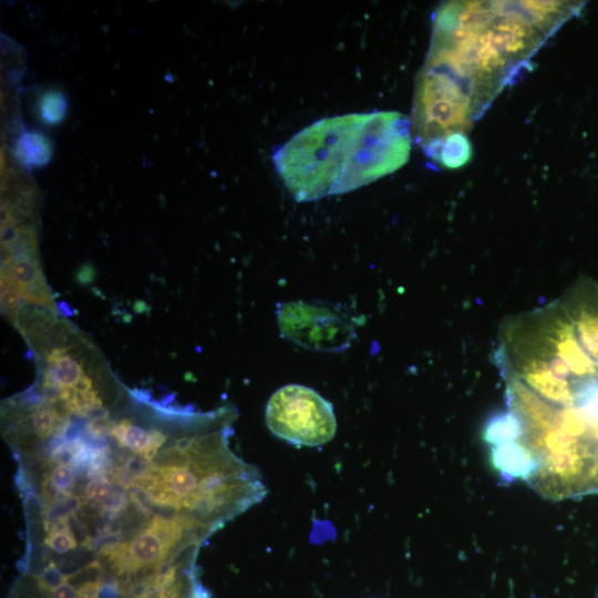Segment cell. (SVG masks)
Wrapping results in <instances>:
<instances>
[{
  "instance_id": "cell-1",
  "label": "cell",
  "mask_w": 598,
  "mask_h": 598,
  "mask_svg": "<svg viewBox=\"0 0 598 598\" xmlns=\"http://www.w3.org/2000/svg\"><path fill=\"white\" fill-rule=\"evenodd\" d=\"M508 432L495 468L549 499L598 494V357H538L506 381Z\"/></svg>"
},
{
  "instance_id": "cell-2",
  "label": "cell",
  "mask_w": 598,
  "mask_h": 598,
  "mask_svg": "<svg viewBox=\"0 0 598 598\" xmlns=\"http://www.w3.org/2000/svg\"><path fill=\"white\" fill-rule=\"evenodd\" d=\"M582 1H450L433 17L423 68L452 80L476 117L529 66L539 48Z\"/></svg>"
},
{
  "instance_id": "cell-3",
  "label": "cell",
  "mask_w": 598,
  "mask_h": 598,
  "mask_svg": "<svg viewBox=\"0 0 598 598\" xmlns=\"http://www.w3.org/2000/svg\"><path fill=\"white\" fill-rule=\"evenodd\" d=\"M234 417L227 408L200 414L189 434L132 483V498L141 507L174 508L206 536L260 502L267 493L260 474L228 447Z\"/></svg>"
},
{
  "instance_id": "cell-4",
  "label": "cell",
  "mask_w": 598,
  "mask_h": 598,
  "mask_svg": "<svg viewBox=\"0 0 598 598\" xmlns=\"http://www.w3.org/2000/svg\"><path fill=\"white\" fill-rule=\"evenodd\" d=\"M412 122L396 111L321 118L272 155L283 185L297 202L355 190L406 164Z\"/></svg>"
},
{
  "instance_id": "cell-5",
  "label": "cell",
  "mask_w": 598,
  "mask_h": 598,
  "mask_svg": "<svg viewBox=\"0 0 598 598\" xmlns=\"http://www.w3.org/2000/svg\"><path fill=\"white\" fill-rule=\"evenodd\" d=\"M271 433L297 446H319L337 431L332 404L311 388L288 384L278 389L266 406Z\"/></svg>"
},
{
  "instance_id": "cell-6",
  "label": "cell",
  "mask_w": 598,
  "mask_h": 598,
  "mask_svg": "<svg viewBox=\"0 0 598 598\" xmlns=\"http://www.w3.org/2000/svg\"><path fill=\"white\" fill-rule=\"evenodd\" d=\"M277 316L281 336L310 350L342 351L355 333L347 316L324 305L286 302L278 308Z\"/></svg>"
},
{
  "instance_id": "cell-7",
  "label": "cell",
  "mask_w": 598,
  "mask_h": 598,
  "mask_svg": "<svg viewBox=\"0 0 598 598\" xmlns=\"http://www.w3.org/2000/svg\"><path fill=\"white\" fill-rule=\"evenodd\" d=\"M185 529L197 530L181 518L155 516L128 542L103 546L101 555L107 558L120 575H131L142 569H158L171 550L182 540Z\"/></svg>"
},
{
  "instance_id": "cell-8",
  "label": "cell",
  "mask_w": 598,
  "mask_h": 598,
  "mask_svg": "<svg viewBox=\"0 0 598 598\" xmlns=\"http://www.w3.org/2000/svg\"><path fill=\"white\" fill-rule=\"evenodd\" d=\"M424 153L446 168H457L471 159L472 145L466 134L456 133Z\"/></svg>"
},
{
  "instance_id": "cell-9",
  "label": "cell",
  "mask_w": 598,
  "mask_h": 598,
  "mask_svg": "<svg viewBox=\"0 0 598 598\" xmlns=\"http://www.w3.org/2000/svg\"><path fill=\"white\" fill-rule=\"evenodd\" d=\"M52 144L40 132H27L17 141L16 153L20 162L29 168L48 164L52 157Z\"/></svg>"
},
{
  "instance_id": "cell-10",
  "label": "cell",
  "mask_w": 598,
  "mask_h": 598,
  "mask_svg": "<svg viewBox=\"0 0 598 598\" xmlns=\"http://www.w3.org/2000/svg\"><path fill=\"white\" fill-rule=\"evenodd\" d=\"M154 431H146L131 420L123 419L117 423H112L110 434L121 446L142 455L152 445Z\"/></svg>"
},
{
  "instance_id": "cell-11",
  "label": "cell",
  "mask_w": 598,
  "mask_h": 598,
  "mask_svg": "<svg viewBox=\"0 0 598 598\" xmlns=\"http://www.w3.org/2000/svg\"><path fill=\"white\" fill-rule=\"evenodd\" d=\"M68 110L65 95L58 90H49L41 94L38 102V112L41 121L48 125L60 123Z\"/></svg>"
},
{
  "instance_id": "cell-12",
  "label": "cell",
  "mask_w": 598,
  "mask_h": 598,
  "mask_svg": "<svg viewBox=\"0 0 598 598\" xmlns=\"http://www.w3.org/2000/svg\"><path fill=\"white\" fill-rule=\"evenodd\" d=\"M68 519L53 523L44 540L45 545L58 554H64L76 548V540L68 527Z\"/></svg>"
},
{
  "instance_id": "cell-13",
  "label": "cell",
  "mask_w": 598,
  "mask_h": 598,
  "mask_svg": "<svg viewBox=\"0 0 598 598\" xmlns=\"http://www.w3.org/2000/svg\"><path fill=\"white\" fill-rule=\"evenodd\" d=\"M48 478L60 495L69 496L75 481L74 468L70 464H58Z\"/></svg>"
},
{
  "instance_id": "cell-14",
  "label": "cell",
  "mask_w": 598,
  "mask_h": 598,
  "mask_svg": "<svg viewBox=\"0 0 598 598\" xmlns=\"http://www.w3.org/2000/svg\"><path fill=\"white\" fill-rule=\"evenodd\" d=\"M71 576L63 575L55 564L50 563L43 571L37 576V582L40 590L50 594L56 586L66 581Z\"/></svg>"
},
{
  "instance_id": "cell-15",
  "label": "cell",
  "mask_w": 598,
  "mask_h": 598,
  "mask_svg": "<svg viewBox=\"0 0 598 598\" xmlns=\"http://www.w3.org/2000/svg\"><path fill=\"white\" fill-rule=\"evenodd\" d=\"M112 492L111 480L105 476L92 478L84 491V496L89 501L103 502L106 501Z\"/></svg>"
},
{
  "instance_id": "cell-16",
  "label": "cell",
  "mask_w": 598,
  "mask_h": 598,
  "mask_svg": "<svg viewBox=\"0 0 598 598\" xmlns=\"http://www.w3.org/2000/svg\"><path fill=\"white\" fill-rule=\"evenodd\" d=\"M101 579L84 582L76 592V598H97Z\"/></svg>"
},
{
  "instance_id": "cell-17",
  "label": "cell",
  "mask_w": 598,
  "mask_h": 598,
  "mask_svg": "<svg viewBox=\"0 0 598 598\" xmlns=\"http://www.w3.org/2000/svg\"><path fill=\"white\" fill-rule=\"evenodd\" d=\"M75 588L66 581L56 586L50 594V598H76Z\"/></svg>"
}]
</instances>
